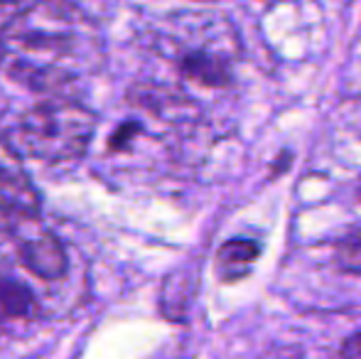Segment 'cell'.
<instances>
[{
  "instance_id": "30bf717a",
  "label": "cell",
  "mask_w": 361,
  "mask_h": 359,
  "mask_svg": "<svg viewBox=\"0 0 361 359\" xmlns=\"http://www.w3.org/2000/svg\"><path fill=\"white\" fill-rule=\"evenodd\" d=\"M25 3H30V0H0V13H3V10H10V8H23Z\"/></svg>"
},
{
  "instance_id": "52a82bcc",
  "label": "cell",
  "mask_w": 361,
  "mask_h": 359,
  "mask_svg": "<svg viewBox=\"0 0 361 359\" xmlns=\"http://www.w3.org/2000/svg\"><path fill=\"white\" fill-rule=\"evenodd\" d=\"M32 293L23 283L13 278H0V315L5 317H25L32 310Z\"/></svg>"
},
{
  "instance_id": "8992f818",
  "label": "cell",
  "mask_w": 361,
  "mask_h": 359,
  "mask_svg": "<svg viewBox=\"0 0 361 359\" xmlns=\"http://www.w3.org/2000/svg\"><path fill=\"white\" fill-rule=\"evenodd\" d=\"M261 251H263V246H261V241H256V239H241V236H236V239L224 241L214 256L216 276L221 278L224 283L241 281V278H246L248 273L253 271V264L258 261Z\"/></svg>"
},
{
  "instance_id": "6da1fadb",
  "label": "cell",
  "mask_w": 361,
  "mask_h": 359,
  "mask_svg": "<svg viewBox=\"0 0 361 359\" xmlns=\"http://www.w3.org/2000/svg\"><path fill=\"white\" fill-rule=\"evenodd\" d=\"M104 62V32L74 0H30L0 25V72L37 94L69 96Z\"/></svg>"
},
{
  "instance_id": "277c9868",
  "label": "cell",
  "mask_w": 361,
  "mask_h": 359,
  "mask_svg": "<svg viewBox=\"0 0 361 359\" xmlns=\"http://www.w3.org/2000/svg\"><path fill=\"white\" fill-rule=\"evenodd\" d=\"M175 72L185 82L204 89H226L233 84V62L212 47H182L172 54Z\"/></svg>"
},
{
  "instance_id": "ba28073f",
  "label": "cell",
  "mask_w": 361,
  "mask_h": 359,
  "mask_svg": "<svg viewBox=\"0 0 361 359\" xmlns=\"http://www.w3.org/2000/svg\"><path fill=\"white\" fill-rule=\"evenodd\" d=\"M337 261L344 271L361 278V234H354V236H349V239L339 241Z\"/></svg>"
},
{
  "instance_id": "8fae6325",
  "label": "cell",
  "mask_w": 361,
  "mask_h": 359,
  "mask_svg": "<svg viewBox=\"0 0 361 359\" xmlns=\"http://www.w3.org/2000/svg\"><path fill=\"white\" fill-rule=\"evenodd\" d=\"M357 197H359V202H361V180L357 182Z\"/></svg>"
},
{
  "instance_id": "5b68a950",
  "label": "cell",
  "mask_w": 361,
  "mask_h": 359,
  "mask_svg": "<svg viewBox=\"0 0 361 359\" xmlns=\"http://www.w3.org/2000/svg\"><path fill=\"white\" fill-rule=\"evenodd\" d=\"M0 209L39 214V195L23 168L20 153L0 140Z\"/></svg>"
},
{
  "instance_id": "7a4b0ae2",
  "label": "cell",
  "mask_w": 361,
  "mask_h": 359,
  "mask_svg": "<svg viewBox=\"0 0 361 359\" xmlns=\"http://www.w3.org/2000/svg\"><path fill=\"white\" fill-rule=\"evenodd\" d=\"M99 116L74 96H47L18 116L10 145L44 165L76 163L96 133Z\"/></svg>"
},
{
  "instance_id": "3957f363",
  "label": "cell",
  "mask_w": 361,
  "mask_h": 359,
  "mask_svg": "<svg viewBox=\"0 0 361 359\" xmlns=\"http://www.w3.org/2000/svg\"><path fill=\"white\" fill-rule=\"evenodd\" d=\"M0 241L13 249L18 264L44 283L67 278L69 259L59 236L39 221V214L0 209Z\"/></svg>"
},
{
  "instance_id": "9c48e42d",
  "label": "cell",
  "mask_w": 361,
  "mask_h": 359,
  "mask_svg": "<svg viewBox=\"0 0 361 359\" xmlns=\"http://www.w3.org/2000/svg\"><path fill=\"white\" fill-rule=\"evenodd\" d=\"M342 359H361V332L347 337L342 345Z\"/></svg>"
}]
</instances>
